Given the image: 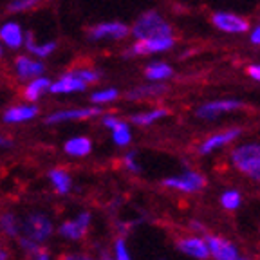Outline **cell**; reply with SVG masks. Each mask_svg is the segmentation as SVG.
<instances>
[{
    "instance_id": "74e56055",
    "label": "cell",
    "mask_w": 260,
    "mask_h": 260,
    "mask_svg": "<svg viewBox=\"0 0 260 260\" xmlns=\"http://www.w3.org/2000/svg\"><path fill=\"white\" fill-rule=\"evenodd\" d=\"M32 258L35 260H51V255H49V251L47 249H38L37 253H35V255H32Z\"/></svg>"
},
{
    "instance_id": "7a4b0ae2",
    "label": "cell",
    "mask_w": 260,
    "mask_h": 260,
    "mask_svg": "<svg viewBox=\"0 0 260 260\" xmlns=\"http://www.w3.org/2000/svg\"><path fill=\"white\" fill-rule=\"evenodd\" d=\"M53 232V220L49 219L45 213L32 211V213H27L20 220V237L18 239L29 240V242L37 244V246H42V244L51 239Z\"/></svg>"
},
{
    "instance_id": "836d02e7",
    "label": "cell",
    "mask_w": 260,
    "mask_h": 260,
    "mask_svg": "<svg viewBox=\"0 0 260 260\" xmlns=\"http://www.w3.org/2000/svg\"><path fill=\"white\" fill-rule=\"evenodd\" d=\"M188 228L191 230V233H193V235H203L204 237L208 233L206 226H204V224L201 222V220H197V219H191L190 222H188Z\"/></svg>"
},
{
    "instance_id": "e575fe53",
    "label": "cell",
    "mask_w": 260,
    "mask_h": 260,
    "mask_svg": "<svg viewBox=\"0 0 260 260\" xmlns=\"http://www.w3.org/2000/svg\"><path fill=\"white\" fill-rule=\"evenodd\" d=\"M60 260H92L89 255L85 253H65V255L60 256Z\"/></svg>"
},
{
    "instance_id": "ba28073f",
    "label": "cell",
    "mask_w": 260,
    "mask_h": 260,
    "mask_svg": "<svg viewBox=\"0 0 260 260\" xmlns=\"http://www.w3.org/2000/svg\"><path fill=\"white\" fill-rule=\"evenodd\" d=\"M103 109L102 107H73V109H61L54 110V112L45 116V125H60V123L67 121H81V119H90V118H102Z\"/></svg>"
},
{
    "instance_id": "bcb514c9",
    "label": "cell",
    "mask_w": 260,
    "mask_h": 260,
    "mask_svg": "<svg viewBox=\"0 0 260 260\" xmlns=\"http://www.w3.org/2000/svg\"><path fill=\"white\" fill-rule=\"evenodd\" d=\"M258 24H260V22H258Z\"/></svg>"
},
{
    "instance_id": "e0dca14e",
    "label": "cell",
    "mask_w": 260,
    "mask_h": 260,
    "mask_svg": "<svg viewBox=\"0 0 260 260\" xmlns=\"http://www.w3.org/2000/svg\"><path fill=\"white\" fill-rule=\"evenodd\" d=\"M38 107L37 103H18V105L9 107L2 114V121L8 125H20V123H27L38 116Z\"/></svg>"
},
{
    "instance_id": "8d00e7d4",
    "label": "cell",
    "mask_w": 260,
    "mask_h": 260,
    "mask_svg": "<svg viewBox=\"0 0 260 260\" xmlns=\"http://www.w3.org/2000/svg\"><path fill=\"white\" fill-rule=\"evenodd\" d=\"M249 42L253 45H260V24H256L255 27L249 31Z\"/></svg>"
},
{
    "instance_id": "cb8c5ba5",
    "label": "cell",
    "mask_w": 260,
    "mask_h": 260,
    "mask_svg": "<svg viewBox=\"0 0 260 260\" xmlns=\"http://www.w3.org/2000/svg\"><path fill=\"white\" fill-rule=\"evenodd\" d=\"M49 181H51V184L54 186V190H56L58 195H67L71 193V190H73V177L69 175V172L65 170V168H51L47 174Z\"/></svg>"
},
{
    "instance_id": "7c38bea8",
    "label": "cell",
    "mask_w": 260,
    "mask_h": 260,
    "mask_svg": "<svg viewBox=\"0 0 260 260\" xmlns=\"http://www.w3.org/2000/svg\"><path fill=\"white\" fill-rule=\"evenodd\" d=\"M90 222H92L90 211H80L74 219L65 220L58 226V235L67 240H81L89 232Z\"/></svg>"
},
{
    "instance_id": "ee69618b",
    "label": "cell",
    "mask_w": 260,
    "mask_h": 260,
    "mask_svg": "<svg viewBox=\"0 0 260 260\" xmlns=\"http://www.w3.org/2000/svg\"><path fill=\"white\" fill-rule=\"evenodd\" d=\"M161 260H167V258H161Z\"/></svg>"
},
{
    "instance_id": "60d3db41",
    "label": "cell",
    "mask_w": 260,
    "mask_h": 260,
    "mask_svg": "<svg viewBox=\"0 0 260 260\" xmlns=\"http://www.w3.org/2000/svg\"><path fill=\"white\" fill-rule=\"evenodd\" d=\"M9 258V253L6 249H0V260H8Z\"/></svg>"
},
{
    "instance_id": "44dd1931",
    "label": "cell",
    "mask_w": 260,
    "mask_h": 260,
    "mask_svg": "<svg viewBox=\"0 0 260 260\" xmlns=\"http://www.w3.org/2000/svg\"><path fill=\"white\" fill-rule=\"evenodd\" d=\"M174 76V69L172 65L167 61H150L145 67V78L148 80V83H165L167 80Z\"/></svg>"
},
{
    "instance_id": "f6af8a7d",
    "label": "cell",
    "mask_w": 260,
    "mask_h": 260,
    "mask_svg": "<svg viewBox=\"0 0 260 260\" xmlns=\"http://www.w3.org/2000/svg\"><path fill=\"white\" fill-rule=\"evenodd\" d=\"M0 249H2V246H0Z\"/></svg>"
},
{
    "instance_id": "8fae6325",
    "label": "cell",
    "mask_w": 260,
    "mask_h": 260,
    "mask_svg": "<svg viewBox=\"0 0 260 260\" xmlns=\"http://www.w3.org/2000/svg\"><path fill=\"white\" fill-rule=\"evenodd\" d=\"M211 24L215 29H219L220 32H226V35H244L251 27L248 18L232 11H215L211 15Z\"/></svg>"
},
{
    "instance_id": "52a82bcc",
    "label": "cell",
    "mask_w": 260,
    "mask_h": 260,
    "mask_svg": "<svg viewBox=\"0 0 260 260\" xmlns=\"http://www.w3.org/2000/svg\"><path fill=\"white\" fill-rule=\"evenodd\" d=\"M240 134H242L240 126H230V128H224L220 132H215V134H210L197 145V154L203 155V157H208V155L233 145L240 138Z\"/></svg>"
},
{
    "instance_id": "83f0119b",
    "label": "cell",
    "mask_w": 260,
    "mask_h": 260,
    "mask_svg": "<svg viewBox=\"0 0 260 260\" xmlns=\"http://www.w3.org/2000/svg\"><path fill=\"white\" fill-rule=\"evenodd\" d=\"M73 71L76 73V76L80 78L87 87L94 85L98 81H102L103 74L100 69H94V67H73Z\"/></svg>"
},
{
    "instance_id": "2e32d148",
    "label": "cell",
    "mask_w": 260,
    "mask_h": 260,
    "mask_svg": "<svg viewBox=\"0 0 260 260\" xmlns=\"http://www.w3.org/2000/svg\"><path fill=\"white\" fill-rule=\"evenodd\" d=\"M87 89V85L80 78L76 76L73 69L65 71L60 78H56L54 81H51V87H49V92L51 94H76V92H83Z\"/></svg>"
},
{
    "instance_id": "4fadbf2b",
    "label": "cell",
    "mask_w": 260,
    "mask_h": 260,
    "mask_svg": "<svg viewBox=\"0 0 260 260\" xmlns=\"http://www.w3.org/2000/svg\"><path fill=\"white\" fill-rule=\"evenodd\" d=\"M175 248L183 253V255H186L188 258L210 260V251H208L206 240H204L203 235L188 233V235L179 237V239L175 240Z\"/></svg>"
},
{
    "instance_id": "ffe728a7",
    "label": "cell",
    "mask_w": 260,
    "mask_h": 260,
    "mask_svg": "<svg viewBox=\"0 0 260 260\" xmlns=\"http://www.w3.org/2000/svg\"><path fill=\"white\" fill-rule=\"evenodd\" d=\"M167 92V85L165 83H146V85H138L134 89H130L125 94L128 102H141V100H150V98H159Z\"/></svg>"
},
{
    "instance_id": "f35d334b",
    "label": "cell",
    "mask_w": 260,
    "mask_h": 260,
    "mask_svg": "<svg viewBox=\"0 0 260 260\" xmlns=\"http://www.w3.org/2000/svg\"><path fill=\"white\" fill-rule=\"evenodd\" d=\"M248 179H251L253 183H258L260 184V162H258V167H256L255 170H253L251 174L248 175Z\"/></svg>"
},
{
    "instance_id": "9c48e42d",
    "label": "cell",
    "mask_w": 260,
    "mask_h": 260,
    "mask_svg": "<svg viewBox=\"0 0 260 260\" xmlns=\"http://www.w3.org/2000/svg\"><path fill=\"white\" fill-rule=\"evenodd\" d=\"M175 45V37H161V38H152V40H139L134 42L128 49L125 51V58H139V56H148V54H161L168 53Z\"/></svg>"
},
{
    "instance_id": "603a6c76",
    "label": "cell",
    "mask_w": 260,
    "mask_h": 260,
    "mask_svg": "<svg viewBox=\"0 0 260 260\" xmlns=\"http://www.w3.org/2000/svg\"><path fill=\"white\" fill-rule=\"evenodd\" d=\"M168 114H170V110L165 107H155V109L143 110V112H134L130 116V123L136 126H152L159 119L167 118Z\"/></svg>"
},
{
    "instance_id": "d6986e66",
    "label": "cell",
    "mask_w": 260,
    "mask_h": 260,
    "mask_svg": "<svg viewBox=\"0 0 260 260\" xmlns=\"http://www.w3.org/2000/svg\"><path fill=\"white\" fill-rule=\"evenodd\" d=\"M51 81L53 80H49L47 76H38L35 80L27 81L24 85V90H22L25 103H37L44 94H47L49 87H51Z\"/></svg>"
},
{
    "instance_id": "5bb4252c",
    "label": "cell",
    "mask_w": 260,
    "mask_h": 260,
    "mask_svg": "<svg viewBox=\"0 0 260 260\" xmlns=\"http://www.w3.org/2000/svg\"><path fill=\"white\" fill-rule=\"evenodd\" d=\"M13 69H15L16 78L20 81H31L38 76H44L45 65L42 60L29 56V54H18L13 61Z\"/></svg>"
},
{
    "instance_id": "d6a6232c",
    "label": "cell",
    "mask_w": 260,
    "mask_h": 260,
    "mask_svg": "<svg viewBox=\"0 0 260 260\" xmlns=\"http://www.w3.org/2000/svg\"><path fill=\"white\" fill-rule=\"evenodd\" d=\"M102 123H103V126H105V128H109L110 132H112V130H116L118 126H121L123 123H125V119L118 118L116 114H107V112H103L102 114Z\"/></svg>"
},
{
    "instance_id": "7402d4cb",
    "label": "cell",
    "mask_w": 260,
    "mask_h": 260,
    "mask_svg": "<svg viewBox=\"0 0 260 260\" xmlns=\"http://www.w3.org/2000/svg\"><path fill=\"white\" fill-rule=\"evenodd\" d=\"M63 152L71 157H87L92 152V139L87 136H74L65 141Z\"/></svg>"
},
{
    "instance_id": "8992f818",
    "label": "cell",
    "mask_w": 260,
    "mask_h": 260,
    "mask_svg": "<svg viewBox=\"0 0 260 260\" xmlns=\"http://www.w3.org/2000/svg\"><path fill=\"white\" fill-rule=\"evenodd\" d=\"M204 240H206L208 251H210V258L213 260H251L248 255L240 251L233 240L226 239L224 235L206 233Z\"/></svg>"
},
{
    "instance_id": "7bdbcfd3",
    "label": "cell",
    "mask_w": 260,
    "mask_h": 260,
    "mask_svg": "<svg viewBox=\"0 0 260 260\" xmlns=\"http://www.w3.org/2000/svg\"><path fill=\"white\" fill-rule=\"evenodd\" d=\"M103 260H114V256H103Z\"/></svg>"
},
{
    "instance_id": "4316f807",
    "label": "cell",
    "mask_w": 260,
    "mask_h": 260,
    "mask_svg": "<svg viewBox=\"0 0 260 260\" xmlns=\"http://www.w3.org/2000/svg\"><path fill=\"white\" fill-rule=\"evenodd\" d=\"M118 98H119V90L116 87H105V89H98L90 94V103L94 107H102L118 102Z\"/></svg>"
},
{
    "instance_id": "d590c367",
    "label": "cell",
    "mask_w": 260,
    "mask_h": 260,
    "mask_svg": "<svg viewBox=\"0 0 260 260\" xmlns=\"http://www.w3.org/2000/svg\"><path fill=\"white\" fill-rule=\"evenodd\" d=\"M248 76L260 83V63H251L248 67Z\"/></svg>"
},
{
    "instance_id": "ab89813d",
    "label": "cell",
    "mask_w": 260,
    "mask_h": 260,
    "mask_svg": "<svg viewBox=\"0 0 260 260\" xmlns=\"http://www.w3.org/2000/svg\"><path fill=\"white\" fill-rule=\"evenodd\" d=\"M4 146H11V141H9V139H6V138H2V136H0V148H4Z\"/></svg>"
},
{
    "instance_id": "5b68a950",
    "label": "cell",
    "mask_w": 260,
    "mask_h": 260,
    "mask_svg": "<svg viewBox=\"0 0 260 260\" xmlns=\"http://www.w3.org/2000/svg\"><path fill=\"white\" fill-rule=\"evenodd\" d=\"M130 37V25L119 20H109L94 24L87 31L89 42H123Z\"/></svg>"
},
{
    "instance_id": "4dcf8cb0",
    "label": "cell",
    "mask_w": 260,
    "mask_h": 260,
    "mask_svg": "<svg viewBox=\"0 0 260 260\" xmlns=\"http://www.w3.org/2000/svg\"><path fill=\"white\" fill-rule=\"evenodd\" d=\"M45 0H11L8 6V9L11 13H24L29 9H35L37 6H40Z\"/></svg>"
},
{
    "instance_id": "d4e9b609",
    "label": "cell",
    "mask_w": 260,
    "mask_h": 260,
    "mask_svg": "<svg viewBox=\"0 0 260 260\" xmlns=\"http://www.w3.org/2000/svg\"><path fill=\"white\" fill-rule=\"evenodd\" d=\"M0 233H4L9 239H18L20 237V219L11 211L0 213Z\"/></svg>"
},
{
    "instance_id": "30bf717a",
    "label": "cell",
    "mask_w": 260,
    "mask_h": 260,
    "mask_svg": "<svg viewBox=\"0 0 260 260\" xmlns=\"http://www.w3.org/2000/svg\"><path fill=\"white\" fill-rule=\"evenodd\" d=\"M244 103L237 98H224V100H211L206 102L197 109L195 116L204 121H213V119H219L220 116L230 112H235V110L242 109Z\"/></svg>"
},
{
    "instance_id": "f1b7e54d",
    "label": "cell",
    "mask_w": 260,
    "mask_h": 260,
    "mask_svg": "<svg viewBox=\"0 0 260 260\" xmlns=\"http://www.w3.org/2000/svg\"><path fill=\"white\" fill-rule=\"evenodd\" d=\"M110 134H112V141L116 146H128L130 141H132V130H130V125L126 121L116 130H112Z\"/></svg>"
},
{
    "instance_id": "3957f363",
    "label": "cell",
    "mask_w": 260,
    "mask_h": 260,
    "mask_svg": "<svg viewBox=\"0 0 260 260\" xmlns=\"http://www.w3.org/2000/svg\"><path fill=\"white\" fill-rule=\"evenodd\" d=\"M162 188L172 191H177V193L183 195H193L199 193L206 188L208 177L204 174H201L199 170H193V168H186L181 174L170 175V177L162 179Z\"/></svg>"
},
{
    "instance_id": "ac0fdd59",
    "label": "cell",
    "mask_w": 260,
    "mask_h": 260,
    "mask_svg": "<svg viewBox=\"0 0 260 260\" xmlns=\"http://www.w3.org/2000/svg\"><path fill=\"white\" fill-rule=\"evenodd\" d=\"M24 47L27 49L29 56L37 58V60L44 61L45 58L53 56L54 51H56L58 44L54 40H44V42H38L37 37L32 35V32H25V42H24Z\"/></svg>"
},
{
    "instance_id": "6da1fadb",
    "label": "cell",
    "mask_w": 260,
    "mask_h": 260,
    "mask_svg": "<svg viewBox=\"0 0 260 260\" xmlns=\"http://www.w3.org/2000/svg\"><path fill=\"white\" fill-rule=\"evenodd\" d=\"M130 37L136 42L152 40L161 37H174V29L170 22L157 11H145L136 18V22L130 25Z\"/></svg>"
},
{
    "instance_id": "1f68e13d",
    "label": "cell",
    "mask_w": 260,
    "mask_h": 260,
    "mask_svg": "<svg viewBox=\"0 0 260 260\" xmlns=\"http://www.w3.org/2000/svg\"><path fill=\"white\" fill-rule=\"evenodd\" d=\"M114 260H132L125 237H118L114 240Z\"/></svg>"
},
{
    "instance_id": "484cf974",
    "label": "cell",
    "mask_w": 260,
    "mask_h": 260,
    "mask_svg": "<svg viewBox=\"0 0 260 260\" xmlns=\"http://www.w3.org/2000/svg\"><path fill=\"white\" fill-rule=\"evenodd\" d=\"M242 193H240L239 190H235V188H228V190H224L222 193L219 195V204L222 210L226 211H237L240 206H242Z\"/></svg>"
},
{
    "instance_id": "277c9868",
    "label": "cell",
    "mask_w": 260,
    "mask_h": 260,
    "mask_svg": "<svg viewBox=\"0 0 260 260\" xmlns=\"http://www.w3.org/2000/svg\"><path fill=\"white\" fill-rule=\"evenodd\" d=\"M260 162V143L248 141L233 146L230 152V165L235 168L239 174L248 177Z\"/></svg>"
},
{
    "instance_id": "b9f144b4",
    "label": "cell",
    "mask_w": 260,
    "mask_h": 260,
    "mask_svg": "<svg viewBox=\"0 0 260 260\" xmlns=\"http://www.w3.org/2000/svg\"><path fill=\"white\" fill-rule=\"evenodd\" d=\"M4 56V47H2V44H0V58Z\"/></svg>"
},
{
    "instance_id": "f546056e",
    "label": "cell",
    "mask_w": 260,
    "mask_h": 260,
    "mask_svg": "<svg viewBox=\"0 0 260 260\" xmlns=\"http://www.w3.org/2000/svg\"><path fill=\"white\" fill-rule=\"evenodd\" d=\"M121 165L126 172H130V174H141V165H139V161H138V152L136 150L126 152L121 159Z\"/></svg>"
},
{
    "instance_id": "9a60e30c",
    "label": "cell",
    "mask_w": 260,
    "mask_h": 260,
    "mask_svg": "<svg viewBox=\"0 0 260 260\" xmlns=\"http://www.w3.org/2000/svg\"><path fill=\"white\" fill-rule=\"evenodd\" d=\"M25 42V31L18 22L8 20L0 25V44L4 49H11V51H18L24 47Z\"/></svg>"
}]
</instances>
